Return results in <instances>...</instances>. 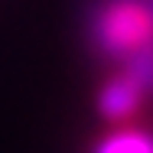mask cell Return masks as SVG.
<instances>
[{
  "instance_id": "obj_3",
  "label": "cell",
  "mask_w": 153,
  "mask_h": 153,
  "mask_svg": "<svg viewBox=\"0 0 153 153\" xmlns=\"http://www.w3.org/2000/svg\"><path fill=\"white\" fill-rule=\"evenodd\" d=\"M94 153H153V134L147 130H114L98 140Z\"/></svg>"
},
{
  "instance_id": "obj_2",
  "label": "cell",
  "mask_w": 153,
  "mask_h": 153,
  "mask_svg": "<svg viewBox=\"0 0 153 153\" xmlns=\"http://www.w3.org/2000/svg\"><path fill=\"white\" fill-rule=\"evenodd\" d=\"M140 101H143V88L121 68L117 75H111L101 85V91H98V114L104 121L121 124V121H127V117L137 114Z\"/></svg>"
},
{
  "instance_id": "obj_4",
  "label": "cell",
  "mask_w": 153,
  "mask_h": 153,
  "mask_svg": "<svg viewBox=\"0 0 153 153\" xmlns=\"http://www.w3.org/2000/svg\"><path fill=\"white\" fill-rule=\"evenodd\" d=\"M143 7H147V10H150V16H153V0H143Z\"/></svg>"
},
{
  "instance_id": "obj_1",
  "label": "cell",
  "mask_w": 153,
  "mask_h": 153,
  "mask_svg": "<svg viewBox=\"0 0 153 153\" xmlns=\"http://www.w3.org/2000/svg\"><path fill=\"white\" fill-rule=\"evenodd\" d=\"M85 33L88 46L101 59L124 62L140 46L153 42V16L143 0H98Z\"/></svg>"
}]
</instances>
